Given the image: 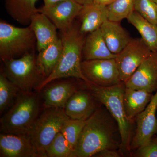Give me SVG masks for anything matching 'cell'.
Here are the masks:
<instances>
[{"label":"cell","instance_id":"6da1fadb","mask_svg":"<svg viewBox=\"0 0 157 157\" xmlns=\"http://www.w3.org/2000/svg\"><path fill=\"white\" fill-rule=\"evenodd\" d=\"M118 134L116 121L106 107L100 106L87 120L72 157H94L105 149L117 151L121 144Z\"/></svg>","mask_w":157,"mask_h":157},{"label":"cell","instance_id":"7a4b0ae2","mask_svg":"<svg viewBox=\"0 0 157 157\" xmlns=\"http://www.w3.org/2000/svg\"><path fill=\"white\" fill-rule=\"evenodd\" d=\"M60 34L63 51L59 61L52 73L37 89L38 91L52 81L60 78L73 77L89 82L81 70L82 48L85 37L80 31L79 25L74 21L70 28Z\"/></svg>","mask_w":157,"mask_h":157},{"label":"cell","instance_id":"3957f363","mask_svg":"<svg viewBox=\"0 0 157 157\" xmlns=\"http://www.w3.org/2000/svg\"><path fill=\"white\" fill-rule=\"evenodd\" d=\"M86 86L102 105L106 107L116 121L120 134V151L123 155L131 154L132 122L127 117L123 104L124 82L110 87H102L86 82Z\"/></svg>","mask_w":157,"mask_h":157},{"label":"cell","instance_id":"277c9868","mask_svg":"<svg viewBox=\"0 0 157 157\" xmlns=\"http://www.w3.org/2000/svg\"><path fill=\"white\" fill-rule=\"evenodd\" d=\"M37 94L20 92L14 104L1 119V131L5 134L28 135L39 116Z\"/></svg>","mask_w":157,"mask_h":157},{"label":"cell","instance_id":"5b68a950","mask_svg":"<svg viewBox=\"0 0 157 157\" xmlns=\"http://www.w3.org/2000/svg\"><path fill=\"white\" fill-rule=\"evenodd\" d=\"M36 39L29 26L17 27L1 20L0 57L2 61L36 51Z\"/></svg>","mask_w":157,"mask_h":157},{"label":"cell","instance_id":"8992f818","mask_svg":"<svg viewBox=\"0 0 157 157\" xmlns=\"http://www.w3.org/2000/svg\"><path fill=\"white\" fill-rule=\"evenodd\" d=\"M36 55L34 51L19 58L3 61L1 71L22 91L37 90L45 78L37 66Z\"/></svg>","mask_w":157,"mask_h":157},{"label":"cell","instance_id":"52a82bcc","mask_svg":"<svg viewBox=\"0 0 157 157\" xmlns=\"http://www.w3.org/2000/svg\"><path fill=\"white\" fill-rule=\"evenodd\" d=\"M69 118L64 109L60 108H47L39 115L28 134L39 157H46V148Z\"/></svg>","mask_w":157,"mask_h":157},{"label":"cell","instance_id":"ba28073f","mask_svg":"<svg viewBox=\"0 0 157 157\" xmlns=\"http://www.w3.org/2000/svg\"><path fill=\"white\" fill-rule=\"evenodd\" d=\"M151 52L141 38L132 39L115 58L121 81L126 82Z\"/></svg>","mask_w":157,"mask_h":157},{"label":"cell","instance_id":"9c48e42d","mask_svg":"<svg viewBox=\"0 0 157 157\" xmlns=\"http://www.w3.org/2000/svg\"><path fill=\"white\" fill-rule=\"evenodd\" d=\"M81 70L89 82L102 87H110L123 82L120 77L115 59L83 60Z\"/></svg>","mask_w":157,"mask_h":157},{"label":"cell","instance_id":"30bf717a","mask_svg":"<svg viewBox=\"0 0 157 157\" xmlns=\"http://www.w3.org/2000/svg\"><path fill=\"white\" fill-rule=\"evenodd\" d=\"M157 90L145 109L135 117L136 132L131 142V151L148 143L157 134Z\"/></svg>","mask_w":157,"mask_h":157},{"label":"cell","instance_id":"8fae6325","mask_svg":"<svg viewBox=\"0 0 157 157\" xmlns=\"http://www.w3.org/2000/svg\"><path fill=\"white\" fill-rule=\"evenodd\" d=\"M82 7L75 0H66L51 6H43L38 10L53 22L60 33H63L72 25Z\"/></svg>","mask_w":157,"mask_h":157},{"label":"cell","instance_id":"7c38bea8","mask_svg":"<svg viewBox=\"0 0 157 157\" xmlns=\"http://www.w3.org/2000/svg\"><path fill=\"white\" fill-rule=\"evenodd\" d=\"M126 87L153 93L157 90V52H152L128 80Z\"/></svg>","mask_w":157,"mask_h":157},{"label":"cell","instance_id":"4fadbf2b","mask_svg":"<svg viewBox=\"0 0 157 157\" xmlns=\"http://www.w3.org/2000/svg\"><path fill=\"white\" fill-rule=\"evenodd\" d=\"M101 105L87 88L77 90L69 99L64 109L70 118L86 120Z\"/></svg>","mask_w":157,"mask_h":157},{"label":"cell","instance_id":"5bb4252c","mask_svg":"<svg viewBox=\"0 0 157 157\" xmlns=\"http://www.w3.org/2000/svg\"><path fill=\"white\" fill-rule=\"evenodd\" d=\"M0 157H39L29 135L5 133L0 135Z\"/></svg>","mask_w":157,"mask_h":157},{"label":"cell","instance_id":"9a60e30c","mask_svg":"<svg viewBox=\"0 0 157 157\" xmlns=\"http://www.w3.org/2000/svg\"><path fill=\"white\" fill-rule=\"evenodd\" d=\"M77 90L76 86L68 81L52 83L48 86L46 85L42 90L45 109H64L67 102Z\"/></svg>","mask_w":157,"mask_h":157},{"label":"cell","instance_id":"2e32d148","mask_svg":"<svg viewBox=\"0 0 157 157\" xmlns=\"http://www.w3.org/2000/svg\"><path fill=\"white\" fill-rule=\"evenodd\" d=\"M36 39L38 52L47 47L59 39L56 27L45 14L38 12L31 18L29 25Z\"/></svg>","mask_w":157,"mask_h":157},{"label":"cell","instance_id":"e0dca14e","mask_svg":"<svg viewBox=\"0 0 157 157\" xmlns=\"http://www.w3.org/2000/svg\"><path fill=\"white\" fill-rule=\"evenodd\" d=\"M79 29L84 34L90 33L100 29L108 20L107 6L93 3L83 6L78 17Z\"/></svg>","mask_w":157,"mask_h":157},{"label":"cell","instance_id":"ac0fdd59","mask_svg":"<svg viewBox=\"0 0 157 157\" xmlns=\"http://www.w3.org/2000/svg\"><path fill=\"white\" fill-rule=\"evenodd\" d=\"M100 29L109 50L116 55L120 53L132 39L120 22L107 20Z\"/></svg>","mask_w":157,"mask_h":157},{"label":"cell","instance_id":"d6986e66","mask_svg":"<svg viewBox=\"0 0 157 157\" xmlns=\"http://www.w3.org/2000/svg\"><path fill=\"white\" fill-rule=\"evenodd\" d=\"M107 47L100 29L88 34L85 37L82 51V61L115 59Z\"/></svg>","mask_w":157,"mask_h":157},{"label":"cell","instance_id":"ffe728a7","mask_svg":"<svg viewBox=\"0 0 157 157\" xmlns=\"http://www.w3.org/2000/svg\"><path fill=\"white\" fill-rule=\"evenodd\" d=\"M152 95V93L144 90L126 87L123 104L126 114L130 120L135 121L136 117L145 109Z\"/></svg>","mask_w":157,"mask_h":157},{"label":"cell","instance_id":"44dd1931","mask_svg":"<svg viewBox=\"0 0 157 157\" xmlns=\"http://www.w3.org/2000/svg\"><path fill=\"white\" fill-rule=\"evenodd\" d=\"M62 51L63 43L61 38H59L46 48L38 52L36 55L37 66L45 78L56 67L61 56Z\"/></svg>","mask_w":157,"mask_h":157},{"label":"cell","instance_id":"7402d4cb","mask_svg":"<svg viewBox=\"0 0 157 157\" xmlns=\"http://www.w3.org/2000/svg\"><path fill=\"white\" fill-rule=\"evenodd\" d=\"M38 0H5V9L14 21L23 25H29L32 17L39 12L36 4Z\"/></svg>","mask_w":157,"mask_h":157},{"label":"cell","instance_id":"603a6c76","mask_svg":"<svg viewBox=\"0 0 157 157\" xmlns=\"http://www.w3.org/2000/svg\"><path fill=\"white\" fill-rule=\"evenodd\" d=\"M127 19L137 29L141 39L151 51L157 52V27L149 22L135 10Z\"/></svg>","mask_w":157,"mask_h":157},{"label":"cell","instance_id":"cb8c5ba5","mask_svg":"<svg viewBox=\"0 0 157 157\" xmlns=\"http://www.w3.org/2000/svg\"><path fill=\"white\" fill-rule=\"evenodd\" d=\"M20 90L1 71L0 74V113L7 111L14 104Z\"/></svg>","mask_w":157,"mask_h":157},{"label":"cell","instance_id":"d4e9b609","mask_svg":"<svg viewBox=\"0 0 157 157\" xmlns=\"http://www.w3.org/2000/svg\"><path fill=\"white\" fill-rule=\"evenodd\" d=\"M86 121L87 120L73 119L70 118L65 122L62 127L60 132L66 138L68 145L73 151V154L76 150Z\"/></svg>","mask_w":157,"mask_h":157},{"label":"cell","instance_id":"484cf974","mask_svg":"<svg viewBox=\"0 0 157 157\" xmlns=\"http://www.w3.org/2000/svg\"><path fill=\"white\" fill-rule=\"evenodd\" d=\"M135 0H115L107 6L108 20L120 22L134 11Z\"/></svg>","mask_w":157,"mask_h":157},{"label":"cell","instance_id":"4316f807","mask_svg":"<svg viewBox=\"0 0 157 157\" xmlns=\"http://www.w3.org/2000/svg\"><path fill=\"white\" fill-rule=\"evenodd\" d=\"M73 151L61 132L54 138L45 151L46 157H72Z\"/></svg>","mask_w":157,"mask_h":157},{"label":"cell","instance_id":"83f0119b","mask_svg":"<svg viewBox=\"0 0 157 157\" xmlns=\"http://www.w3.org/2000/svg\"><path fill=\"white\" fill-rule=\"evenodd\" d=\"M134 10L157 27V5L153 0H135Z\"/></svg>","mask_w":157,"mask_h":157},{"label":"cell","instance_id":"f1b7e54d","mask_svg":"<svg viewBox=\"0 0 157 157\" xmlns=\"http://www.w3.org/2000/svg\"><path fill=\"white\" fill-rule=\"evenodd\" d=\"M133 156L157 157V137L154 136L148 143L136 150Z\"/></svg>","mask_w":157,"mask_h":157},{"label":"cell","instance_id":"f546056e","mask_svg":"<svg viewBox=\"0 0 157 157\" xmlns=\"http://www.w3.org/2000/svg\"><path fill=\"white\" fill-rule=\"evenodd\" d=\"M119 154L116 150L105 149L99 152L94 157H118L120 156Z\"/></svg>","mask_w":157,"mask_h":157},{"label":"cell","instance_id":"4dcf8cb0","mask_svg":"<svg viewBox=\"0 0 157 157\" xmlns=\"http://www.w3.org/2000/svg\"><path fill=\"white\" fill-rule=\"evenodd\" d=\"M115 0H93V3L101 6H108Z\"/></svg>","mask_w":157,"mask_h":157},{"label":"cell","instance_id":"1f68e13d","mask_svg":"<svg viewBox=\"0 0 157 157\" xmlns=\"http://www.w3.org/2000/svg\"><path fill=\"white\" fill-rule=\"evenodd\" d=\"M64 1H66V0H43V2H44V6H45V7L51 6L56 4V3Z\"/></svg>","mask_w":157,"mask_h":157},{"label":"cell","instance_id":"d6a6232c","mask_svg":"<svg viewBox=\"0 0 157 157\" xmlns=\"http://www.w3.org/2000/svg\"><path fill=\"white\" fill-rule=\"evenodd\" d=\"M75 1L82 6L93 3V0H75Z\"/></svg>","mask_w":157,"mask_h":157},{"label":"cell","instance_id":"836d02e7","mask_svg":"<svg viewBox=\"0 0 157 157\" xmlns=\"http://www.w3.org/2000/svg\"><path fill=\"white\" fill-rule=\"evenodd\" d=\"M154 2H155V3L157 5V0H153Z\"/></svg>","mask_w":157,"mask_h":157},{"label":"cell","instance_id":"e575fe53","mask_svg":"<svg viewBox=\"0 0 157 157\" xmlns=\"http://www.w3.org/2000/svg\"><path fill=\"white\" fill-rule=\"evenodd\" d=\"M156 137H157V136H156Z\"/></svg>","mask_w":157,"mask_h":157}]
</instances>
